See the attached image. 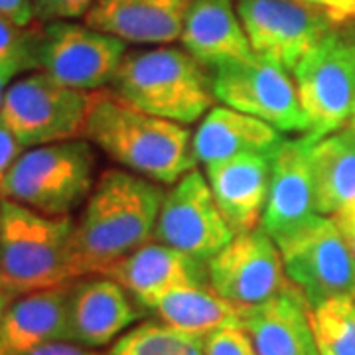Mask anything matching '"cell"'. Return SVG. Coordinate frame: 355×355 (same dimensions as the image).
<instances>
[{"mask_svg":"<svg viewBox=\"0 0 355 355\" xmlns=\"http://www.w3.org/2000/svg\"><path fill=\"white\" fill-rule=\"evenodd\" d=\"M95 154L87 140L32 146L16 158L2 198L48 217L71 216L95 186Z\"/></svg>","mask_w":355,"mask_h":355,"instance_id":"cell-5","label":"cell"},{"mask_svg":"<svg viewBox=\"0 0 355 355\" xmlns=\"http://www.w3.org/2000/svg\"><path fill=\"white\" fill-rule=\"evenodd\" d=\"M205 355H257L243 326L223 328L205 338Z\"/></svg>","mask_w":355,"mask_h":355,"instance_id":"cell-28","label":"cell"},{"mask_svg":"<svg viewBox=\"0 0 355 355\" xmlns=\"http://www.w3.org/2000/svg\"><path fill=\"white\" fill-rule=\"evenodd\" d=\"M73 217H48L20 203L0 205V291L12 294L77 280L71 263Z\"/></svg>","mask_w":355,"mask_h":355,"instance_id":"cell-4","label":"cell"},{"mask_svg":"<svg viewBox=\"0 0 355 355\" xmlns=\"http://www.w3.org/2000/svg\"><path fill=\"white\" fill-rule=\"evenodd\" d=\"M71 282L20 294L10 302L0 322V354L20 355L46 343L69 342Z\"/></svg>","mask_w":355,"mask_h":355,"instance_id":"cell-20","label":"cell"},{"mask_svg":"<svg viewBox=\"0 0 355 355\" xmlns=\"http://www.w3.org/2000/svg\"><path fill=\"white\" fill-rule=\"evenodd\" d=\"M0 16H6L20 26H30L36 22L32 0H0Z\"/></svg>","mask_w":355,"mask_h":355,"instance_id":"cell-32","label":"cell"},{"mask_svg":"<svg viewBox=\"0 0 355 355\" xmlns=\"http://www.w3.org/2000/svg\"><path fill=\"white\" fill-rule=\"evenodd\" d=\"M316 209L320 216H334L355 200V130L342 128L310 148Z\"/></svg>","mask_w":355,"mask_h":355,"instance_id":"cell-23","label":"cell"},{"mask_svg":"<svg viewBox=\"0 0 355 355\" xmlns=\"http://www.w3.org/2000/svg\"><path fill=\"white\" fill-rule=\"evenodd\" d=\"M34 38L36 22L20 26L6 16H0V64H12L22 67V71H32Z\"/></svg>","mask_w":355,"mask_h":355,"instance_id":"cell-27","label":"cell"},{"mask_svg":"<svg viewBox=\"0 0 355 355\" xmlns=\"http://www.w3.org/2000/svg\"><path fill=\"white\" fill-rule=\"evenodd\" d=\"M318 345H320V355H331L330 352H328V349H326V347L322 345V343H318Z\"/></svg>","mask_w":355,"mask_h":355,"instance_id":"cell-38","label":"cell"},{"mask_svg":"<svg viewBox=\"0 0 355 355\" xmlns=\"http://www.w3.org/2000/svg\"><path fill=\"white\" fill-rule=\"evenodd\" d=\"M103 277L116 280L144 308H150L168 292L182 286L209 284L207 263L196 261L160 241L140 245L109 266Z\"/></svg>","mask_w":355,"mask_h":355,"instance_id":"cell-15","label":"cell"},{"mask_svg":"<svg viewBox=\"0 0 355 355\" xmlns=\"http://www.w3.org/2000/svg\"><path fill=\"white\" fill-rule=\"evenodd\" d=\"M24 153V146L18 142V139L14 137L8 128L0 123V205L4 202L2 198V186H4V180L8 176L10 168L16 162V158Z\"/></svg>","mask_w":355,"mask_h":355,"instance_id":"cell-30","label":"cell"},{"mask_svg":"<svg viewBox=\"0 0 355 355\" xmlns=\"http://www.w3.org/2000/svg\"><path fill=\"white\" fill-rule=\"evenodd\" d=\"M22 71V67L12 64H0V109H2V103H4V95L10 87V83L14 81V77Z\"/></svg>","mask_w":355,"mask_h":355,"instance_id":"cell-35","label":"cell"},{"mask_svg":"<svg viewBox=\"0 0 355 355\" xmlns=\"http://www.w3.org/2000/svg\"><path fill=\"white\" fill-rule=\"evenodd\" d=\"M107 355H205V338L164 322H144L123 334Z\"/></svg>","mask_w":355,"mask_h":355,"instance_id":"cell-25","label":"cell"},{"mask_svg":"<svg viewBox=\"0 0 355 355\" xmlns=\"http://www.w3.org/2000/svg\"><path fill=\"white\" fill-rule=\"evenodd\" d=\"M326 12L338 24L355 20V0H300Z\"/></svg>","mask_w":355,"mask_h":355,"instance_id":"cell-31","label":"cell"},{"mask_svg":"<svg viewBox=\"0 0 355 355\" xmlns=\"http://www.w3.org/2000/svg\"><path fill=\"white\" fill-rule=\"evenodd\" d=\"M148 310L168 326L203 338L223 328L243 326L241 308L221 298L209 284H191L168 292Z\"/></svg>","mask_w":355,"mask_h":355,"instance_id":"cell-24","label":"cell"},{"mask_svg":"<svg viewBox=\"0 0 355 355\" xmlns=\"http://www.w3.org/2000/svg\"><path fill=\"white\" fill-rule=\"evenodd\" d=\"M180 42L203 67L211 69L253 55L233 0H191Z\"/></svg>","mask_w":355,"mask_h":355,"instance_id":"cell-21","label":"cell"},{"mask_svg":"<svg viewBox=\"0 0 355 355\" xmlns=\"http://www.w3.org/2000/svg\"><path fill=\"white\" fill-rule=\"evenodd\" d=\"M97 0H32L36 22L85 18Z\"/></svg>","mask_w":355,"mask_h":355,"instance_id":"cell-29","label":"cell"},{"mask_svg":"<svg viewBox=\"0 0 355 355\" xmlns=\"http://www.w3.org/2000/svg\"><path fill=\"white\" fill-rule=\"evenodd\" d=\"M292 79L308 119L310 142L347 127L355 107V40L336 28L294 67Z\"/></svg>","mask_w":355,"mask_h":355,"instance_id":"cell-6","label":"cell"},{"mask_svg":"<svg viewBox=\"0 0 355 355\" xmlns=\"http://www.w3.org/2000/svg\"><path fill=\"white\" fill-rule=\"evenodd\" d=\"M334 221H336L338 229L342 231L343 239L349 245L352 253L355 254V200L347 205H343L338 214H334Z\"/></svg>","mask_w":355,"mask_h":355,"instance_id":"cell-34","label":"cell"},{"mask_svg":"<svg viewBox=\"0 0 355 355\" xmlns=\"http://www.w3.org/2000/svg\"><path fill=\"white\" fill-rule=\"evenodd\" d=\"M127 44L73 20L36 22L32 71H42L65 87L99 91L113 83Z\"/></svg>","mask_w":355,"mask_h":355,"instance_id":"cell-7","label":"cell"},{"mask_svg":"<svg viewBox=\"0 0 355 355\" xmlns=\"http://www.w3.org/2000/svg\"><path fill=\"white\" fill-rule=\"evenodd\" d=\"M83 137L125 170L160 184H176L198 164L190 128L140 111L113 89L93 91Z\"/></svg>","mask_w":355,"mask_h":355,"instance_id":"cell-2","label":"cell"},{"mask_svg":"<svg viewBox=\"0 0 355 355\" xmlns=\"http://www.w3.org/2000/svg\"><path fill=\"white\" fill-rule=\"evenodd\" d=\"M243 328L257 355H320L310 306L296 286L241 310Z\"/></svg>","mask_w":355,"mask_h":355,"instance_id":"cell-19","label":"cell"},{"mask_svg":"<svg viewBox=\"0 0 355 355\" xmlns=\"http://www.w3.org/2000/svg\"><path fill=\"white\" fill-rule=\"evenodd\" d=\"M209 286L237 308H253L291 286L282 254L261 227L239 233L207 261Z\"/></svg>","mask_w":355,"mask_h":355,"instance_id":"cell-13","label":"cell"},{"mask_svg":"<svg viewBox=\"0 0 355 355\" xmlns=\"http://www.w3.org/2000/svg\"><path fill=\"white\" fill-rule=\"evenodd\" d=\"M347 128H352V130H355V107H354V113H352V116H349V123H347Z\"/></svg>","mask_w":355,"mask_h":355,"instance_id":"cell-37","label":"cell"},{"mask_svg":"<svg viewBox=\"0 0 355 355\" xmlns=\"http://www.w3.org/2000/svg\"><path fill=\"white\" fill-rule=\"evenodd\" d=\"M277 245L286 277L310 310L334 298L355 300V254L334 217L316 216Z\"/></svg>","mask_w":355,"mask_h":355,"instance_id":"cell-9","label":"cell"},{"mask_svg":"<svg viewBox=\"0 0 355 355\" xmlns=\"http://www.w3.org/2000/svg\"><path fill=\"white\" fill-rule=\"evenodd\" d=\"M318 343L331 355H355V300L334 298L310 310Z\"/></svg>","mask_w":355,"mask_h":355,"instance_id":"cell-26","label":"cell"},{"mask_svg":"<svg viewBox=\"0 0 355 355\" xmlns=\"http://www.w3.org/2000/svg\"><path fill=\"white\" fill-rule=\"evenodd\" d=\"M191 0H97L85 24L135 46H166L182 36Z\"/></svg>","mask_w":355,"mask_h":355,"instance_id":"cell-17","label":"cell"},{"mask_svg":"<svg viewBox=\"0 0 355 355\" xmlns=\"http://www.w3.org/2000/svg\"><path fill=\"white\" fill-rule=\"evenodd\" d=\"M111 85L132 107L180 125L196 123L216 101L207 67L184 48L127 51Z\"/></svg>","mask_w":355,"mask_h":355,"instance_id":"cell-3","label":"cell"},{"mask_svg":"<svg viewBox=\"0 0 355 355\" xmlns=\"http://www.w3.org/2000/svg\"><path fill=\"white\" fill-rule=\"evenodd\" d=\"M93 93L65 87L42 71L14 79L4 95L0 123L24 148L83 137Z\"/></svg>","mask_w":355,"mask_h":355,"instance_id":"cell-8","label":"cell"},{"mask_svg":"<svg viewBox=\"0 0 355 355\" xmlns=\"http://www.w3.org/2000/svg\"><path fill=\"white\" fill-rule=\"evenodd\" d=\"M91 277L73 280L69 294V342L89 349L111 343L140 318L139 308L116 280Z\"/></svg>","mask_w":355,"mask_h":355,"instance_id":"cell-16","label":"cell"},{"mask_svg":"<svg viewBox=\"0 0 355 355\" xmlns=\"http://www.w3.org/2000/svg\"><path fill=\"white\" fill-rule=\"evenodd\" d=\"M205 178L235 235L261 227L270 182V154H241L207 164Z\"/></svg>","mask_w":355,"mask_h":355,"instance_id":"cell-18","label":"cell"},{"mask_svg":"<svg viewBox=\"0 0 355 355\" xmlns=\"http://www.w3.org/2000/svg\"><path fill=\"white\" fill-rule=\"evenodd\" d=\"M235 6L253 53L291 73L336 28L328 14L300 0H237Z\"/></svg>","mask_w":355,"mask_h":355,"instance_id":"cell-11","label":"cell"},{"mask_svg":"<svg viewBox=\"0 0 355 355\" xmlns=\"http://www.w3.org/2000/svg\"><path fill=\"white\" fill-rule=\"evenodd\" d=\"M164 191L153 180L111 168L95 182L71 233L77 279L103 275L154 237Z\"/></svg>","mask_w":355,"mask_h":355,"instance_id":"cell-1","label":"cell"},{"mask_svg":"<svg viewBox=\"0 0 355 355\" xmlns=\"http://www.w3.org/2000/svg\"><path fill=\"white\" fill-rule=\"evenodd\" d=\"M0 355H2V354H0Z\"/></svg>","mask_w":355,"mask_h":355,"instance_id":"cell-39","label":"cell"},{"mask_svg":"<svg viewBox=\"0 0 355 355\" xmlns=\"http://www.w3.org/2000/svg\"><path fill=\"white\" fill-rule=\"evenodd\" d=\"M211 91L216 101L257 116L280 132H308V119L291 71L257 53L214 69Z\"/></svg>","mask_w":355,"mask_h":355,"instance_id":"cell-10","label":"cell"},{"mask_svg":"<svg viewBox=\"0 0 355 355\" xmlns=\"http://www.w3.org/2000/svg\"><path fill=\"white\" fill-rule=\"evenodd\" d=\"M280 130L231 107H214L191 137L196 160L203 166L241 154H272L282 142Z\"/></svg>","mask_w":355,"mask_h":355,"instance_id":"cell-22","label":"cell"},{"mask_svg":"<svg viewBox=\"0 0 355 355\" xmlns=\"http://www.w3.org/2000/svg\"><path fill=\"white\" fill-rule=\"evenodd\" d=\"M8 304H10V294L0 291V322H2V318H4V312H6Z\"/></svg>","mask_w":355,"mask_h":355,"instance_id":"cell-36","label":"cell"},{"mask_svg":"<svg viewBox=\"0 0 355 355\" xmlns=\"http://www.w3.org/2000/svg\"><path fill=\"white\" fill-rule=\"evenodd\" d=\"M233 237L235 233L221 216L207 178L198 168L184 174L164 193L154 227L156 241L207 263Z\"/></svg>","mask_w":355,"mask_h":355,"instance_id":"cell-12","label":"cell"},{"mask_svg":"<svg viewBox=\"0 0 355 355\" xmlns=\"http://www.w3.org/2000/svg\"><path fill=\"white\" fill-rule=\"evenodd\" d=\"M20 355H99L95 352H91L89 347H83V345H77L73 342H53L46 343V345H40V347H34L30 352Z\"/></svg>","mask_w":355,"mask_h":355,"instance_id":"cell-33","label":"cell"},{"mask_svg":"<svg viewBox=\"0 0 355 355\" xmlns=\"http://www.w3.org/2000/svg\"><path fill=\"white\" fill-rule=\"evenodd\" d=\"M310 148L312 142L306 137L284 139L270 154V182L261 229L275 243L282 241L320 216Z\"/></svg>","mask_w":355,"mask_h":355,"instance_id":"cell-14","label":"cell"}]
</instances>
